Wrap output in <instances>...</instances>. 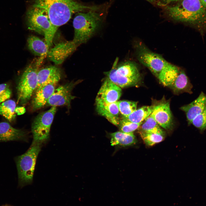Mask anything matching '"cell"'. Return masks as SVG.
I'll return each instance as SVG.
<instances>
[{
  "label": "cell",
  "instance_id": "obj_14",
  "mask_svg": "<svg viewBox=\"0 0 206 206\" xmlns=\"http://www.w3.org/2000/svg\"><path fill=\"white\" fill-rule=\"evenodd\" d=\"M122 94L121 88L106 78L101 86L96 99L108 103L117 101Z\"/></svg>",
  "mask_w": 206,
  "mask_h": 206
},
{
  "label": "cell",
  "instance_id": "obj_3",
  "mask_svg": "<svg viewBox=\"0 0 206 206\" xmlns=\"http://www.w3.org/2000/svg\"><path fill=\"white\" fill-rule=\"evenodd\" d=\"M95 11L78 12L74 19V33L72 41L78 46L89 39L102 21L101 16Z\"/></svg>",
  "mask_w": 206,
  "mask_h": 206
},
{
  "label": "cell",
  "instance_id": "obj_15",
  "mask_svg": "<svg viewBox=\"0 0 206 206\" xmlns=\"http://www.w3.org/2000/svg\"><path fill=\"white\" fill-rule=\"evenodd\" d=\"M28 133L13 127L6 122H0V142L12 141L27 142Z\"/></svg>",
  "mask_w": 206,
  "mask_h": 206
},
{
  "label": "cell",
  "instance_id": "obj_24",
  "mask_svg": "<svg viewBox=\"0 0 206 206\" xmlns=\"http://www.w3.org/2000/svg\"><path fill=\"white\" fill-rule=\"evenodd\" d=\"M140 134L144 143L148 146H152L161 142L164 139L163 135L155 133L140 130Z\"/></svg>",
  "mask_w": 206,
  "mask_h": 206
},
{
  "label": "cell",
  "instance_id": "obj_21",
  "mask_svg": "<svg viewBox=\"0 0 206 206\" xmlns=\"http://www.w3.org/2000/svg\"><path fill=\"white\" fill-rule=\"evenodd\" d=\"M154 105L144 106L137 109L128 116L124 118L132 122L136 123H142L152 113Z\"/></svg>",
  "mask_w": 206,
  "mask_h": 206
},
{
  "label": "cell",
  "instance_id": "obj_9",
  "mask_svg": "<svg viewBox=\"0 0 206 206\" xmlns=\"http://www.w3.org/2000/svg\"><path fill=\"white\" fill-rule=\"evenodd\" d=\"M56 106H52L47 110L39 114L31 126L32 141L43 144L49 139L51 127L56 111Z\"/></svg>",
  "mask_w": 206,
  "mask_h": 206
},
{
  "label": "cell",
  "instance_id": "obj_16",
  "mask_svg": "<svg viewBox=\"0 0 206 206\" xmlns=\"http://www.w3.org/2000/svg\"><path fill=\"white\" fill-rule=\"evenodd\" d=\"M206 106V94L201 92L196 99L180 109L185 112L188 124H191L194 118L201 112Z\"/></svg>",
  "mask_w": 206,
  "mask_h": 206
},
{
  "label": "cell",
  "instance_id": "obj_5",
  "mask_svg": "<svg viewBox=\"0 0 206 206\" xmlns=\"http://www.w3.org/2000/svg\"><path fill=\"white\" fill-rule=\"evenodd\" d=\"M117 58L109 71L105 72L106 78L120 88L135 85L140 82L141 76L137 65L128 61L118 64Z\"/></svg>",
  "mask_w": 206,
  "mask_h": 206
},
{
  "label": "cell",
  "instance_id": "obj_6",
  "mask_svg": "<svg viewBox=\"0 0 206 206\" xmlns=\"http://www.w3.org/2000/svg\"><path fill=\"white\" fill-rule=\"evenodd\" d=\"M26 19L28 29L43 35L45 42L50 47L57 29L51 23L45 10L32 6L27 11Z\"/></svg>",
  "mask_w": 206,
  "mask_h": 206
},
{
  "label": "cell",
  "instance_id": "obj_28",
  "mask_svg": "<svg viewBox=\"0 0 206 206\" xmlns=\"http://www.w3.org/2000/svg\"><path fill=\"white\" fill-rule=\"evenodd\" d=\"M12 92L9 85L7 84H0V103L10 98Z\"/></svg>",
  "mask_w": 206,
  "mask_h": 206
},
{
  "label": "cell",
  "instance_id": "obj_17",
  "mask_svg": "<svg viewBox=\"0 0 206 206\" xmlns=\"http://www.w3.org/2000/svg\"><path fill=\"white\" fill-rule=\"evenodd\" d=\"M61 76L60 69L54 66H48L38 70L37 88L49 84L56 85L60 80Z\"/></svg>",
  "mask_w": 206,
  "mask_h": 206
},
{
  "label": "cell",
  "instance_id": "obj_20",
  "mask_svg": "<svg viewBox=\"0 0 206 206\" xmlns=\"http://www.w3.org/2000/svg\"><path fill=\"white\" fill-rule=\"evenodd\" d=\"M110 143L112 146H126L131 145L136 142L135 136L133 133H125L120 131L110 134Z\"/></svg>",
  "mask_w": 206,
  "mask_h": 206
},
{
  "label": "cell",
  "instance_id": "obj_7",
  "mask_svg": "<svg viewBox=\"0 0 206 206\" xmlns=\"http://www.w3.org/2000/svg\"><path fill=\"white\" fill-rule=\"evenodd\" d=\"M157 78L163 85L170 88L177 94L192 93L193 86L185 71L169 63Z\"/></svg>",
  "mask_w": 206,
  "mask_h": 206
},
{
  "label": "cell",
  "instance_id": "obj_30",
  "mask_svg": "<svg viewBox=\"0 0 206 206\" xmlns=\"http://www.w3.org/2000/svg\"><path fill=\"white\" fill-rule=\"evenodd\" d=\"M181 0H161L163 3L165 4H169L172 2H178Z\"/></svg>",
  "mask_w": 206,
  "mask_h": 206
},
{
  "label": "cell",
  "instance_id": "obj_23",
  "mask_svg": "<svg viewBox=\"0 0 206 206\" xmlns=\"http://www.w3.org/2000/svg\"><path fill=\"white\" fill-rule=\"evenodd\" d=\"M141 130L164 135V133L151 114L145 120L141 126Z\"/></svg>",
  "mask_w": 206,
  "mask_h": 206
},
{
  "label": "cell",
  "instance_id": "obj_2",
  "mask_svg": "<svg viewBox=\"0 0 206 206\" xmlns=\"http://www.w3.org/2000/svg\"><path fill=\"white\" fill-rule=\"evenodd\" d=\"M32 6L45 10L51 23L57 29L67 23L74 13L99 9L96 6L84 5L75 0H33Z\"/></svg>",
  "mask_w": 206,
  "mask_h": 206
},
{
  "label": "cell",
  "instance_id": "obj_32",
  "mask_svg": "<svg viewBox=\"0 0 206 206\" xmlns=\"http://www.w3.org/2000/svg\"><path fill=\"white\" fill-rule=\"evenodd\" d=\"M148 0V1H150V2H152V1H153L154 0Z\"/></svg>",
  "mask_w": 206,
  "mask_h": 206
},
{
  "label": "cell",
  "instance_id": "obj_27",
  "mask_svg": "<svg viewBox=\"0 0 206 206\" xmlns=\"http://www.w3.org/2000/svg\"><path fill=\"white\" fill-rule=\"evenodd\" d=\"M191 124L201 131L206 129V106L201 112L194 118Z\"/></svg>",
  "mask_w": 206,
  "mask_h": 206
},
{
  "label": "cell",
  "instance_id": "obj_8",
  "mask_svg": "<svg viewBox=\"0 0 206 206\" xmlns=\"http://www.w3.org/2000/svg\"><path fill=\"white\" fill-rule=\"evenodd\" d=\"M38 59L34 60L25 68L21 75L17 87V103L24 104L30 99L37 85Z\"/></svg>",
  "mask_w": 206,
  "mask_h": 206
},
{
  "label": "cell",
  "instance_id": "obj_13",
  "mask_svg": "<svg viewBox=\"0 0 206 206\" xmlns=\"http://www.w3.org/2000/svg\"><path fill=\"white\" fill-rule=\"evenodd\" d=\"M96 109L98 113L105 117L111 123L118 126L120 119L117 101L108 103L96 99Z\"/></svg>",
  "mask_w": 206,
  "mask_h": 206
},
{
  "label": "cell",
  "instance_id": "obj_1",
  "mask_svg": "<svg viewBox=\"0 0 206 206\" xmlns=\"http://www.w3.org/2000/svg\"><path fill=\"white\" fill-rule=\"evenodd\" d=\"M165 10L172 19L189 25L202 36L206 33V9L200 0H181Z\"/></svg>",
  "mask_w": 206,
  "mask_h": 206
},
{
  "label": "cell",
  "instance_id": "obj_19",
  "mask_svg": "<svg viewBox=\"0 0 206 206\" xmlns=\"http://www.w3.org/2000/svg\"><path fill=\"white\" fill-rule=\"evenodd\" d=\"M27 42L29 49L35 55L40 57L38 60L41 63L47 56L49 51V48L47 44L38 37L33 35L28 37Z\"/></svg>",
  "mask_w": 206,
  "mask_h": 206
},
{
  "label": "cell",
  "instance_id": "obj_31",
  "mask_svg": "<svg viewBox=\"0 0 206 206\" xmlns=\"http://www.w3.org/2000/svg\"><path fill=\"white\" fill-rule=\"evenodd\" d=\"M201 1L206 9V0H201Z\"/></svg>",
  "mask_w": 206,
  "mask_h": 206
},
{
  "label": "cell",
  "instance_id": "obj_4",
  "mask_svg": "<svg viewBox=\"0 0 206 206\" xmlns=\"http://www.w3.org/2000/svg\"><path fill=\"white\" fill-rule=\"evenodd\" d=\"M43 145L40 143L32 141L25 153L15 158L18 184L20 187L32 183L36 160Z\"/></svg>",
  "mask_w": 206,
  "mask_h": 206
},
{
  "label": "cell",
  "instance_id": "obj_33",
  "mask_svg": "<svg viewBox=\"0 0 206 206\" xmlns=\"http://www.w3.org/2000/svg\"><path fill=\"white\" fill-rule=\"evenodd\" d=\"M3 206H10V205H3Z\"/></svg>",
  "mask_w": 206,
  "mask_h": 206
},
{
  "label": "cell",
  "instance_id": "obj_18",
  "mask_svg": "<svg viewBox=\"0 0 206 206\" xmlns=\"http://www.w3.org/2000/svg\"><path fill=\"white\" fill-rule=\"evenodd\" d=\"M55 85L49 84L37 88L32 102V106L34 110L39 109L46 105L47 102L54 93Z\"/></svg>",
  "mask_w": 206,
  "mask_h": 206
},
{
  "label": "cell",
  "instance_id": "obj_29",
  "mask_svg": "<svg viewBox=\"0 0 206 206\" xmlns=\"http://www.w3.org/2000/svg\"><path fill=\"white\" fill-rule=\"evenodd\" d=\"M25 112V110L24 108L23 107H19L16 108L15 112L17 115H21L23 114Z\"/></svg>",
  "mask_w": 206,
  "mask_h": 206
},
{
  "label": "cell",
  "instance_id": "obj_11",
  "mask_svg": "<svg viewBox=\"0 0 206 206\" xmlns=\"http://www.w3.org/2000/svg\"><path fill=\"white\" fill-rule=\"evenodd\" d=\"M76 83H68L56 89L46 104L52 106H66L70 107L71 101L75 98L72 95L71 92Z\"/></svg>",
  "mask_w": 206,
  "mask_h": 206
},
{
  "label": "cell",
  "instance_id": "obj_12",
  "mask_svg": "<svg viewBox=\"0 0 206 206\" xmlns=\"http://www.w3.org/2000/svg\"><path fill=\"white\" fill-rule=\"evenodd\" d=\"M151 115L158 124L166 130L172 128L173 118L169 101L162 100L154 105Z\"/></svg>",
  "mask_w": 206,
  "mask_h": 206
},
{
  "label": "cell",
  "instance_id": "obj_10",
  "mask_svg": "<svg viewBox=\"0 0 206 206\" xmlns=\"http://www.w3.org/2000/svg\"><path fill=\"white\" fill-rule=\"evenodd\" d=\"M137 59L157 77L162 70L169 64L160 55L149 49L141 42L136 45Z\"/></svg>",
  "mask_w": 206,
  "mask_h": 206
},
{
  "label": "cell",
  "instance_id": "obj_22",
  "mask_svg": "<svg viewBox=\"0 0 206 206\" xmlns=\"http://www.w3.org/2000/svg\"><path fill=\"white\" fill-rule=\"evenodd\" d=\"M16 104L12 100H8L0 104V115H2L10 122L15 119Z\"/></svg>",
  "mask_w": 206,
  "mask_h": 206
},
{
  "label": "cell",
  "instance_id": "obj_34",
  "mask_svg": "<svg viewBox=\"0 0 206 206\" xmlns=\"http://www.w3.org/2000/svg\"><path fill=\"white\" fill-rule=\"evenodd\" d=\"M200 0V1H201V0Z\"/></svg>",
  "mask_w": 206,
  "mask_h": 206
},
{
  "label": "cell",
  "instance_id": "obj_26",
  "mask_svg": "<svg viewBox=\"0 0 206 206\" xmlns=\"http://www.w3.org/2000/svg\"><path fill=\"white\" fill-rule=\"evenodd\" d=\"M142 123H136L130 122L123 117L120 119L119 126L120 131L125 133H131L138 128Z\"/></svg>",
  "mask_w": 206,
  "mask_h": 206
},
{
  "label": "cell",
  "instance_id": "obj_25",
  "mask_svg": "<svg viewBox=\"0 0 206 206\" xmlns=\"http://www.w3.org/2000/svg\"><path fill=\"white\" fill-rule=\"evenodd\" d=\"M137 102L127 100L117 101L120 112L124 117H126L137 109Z\"/></svg>",
  "mask_w": 206,
  "mask_h": 206
}]
</instances>
